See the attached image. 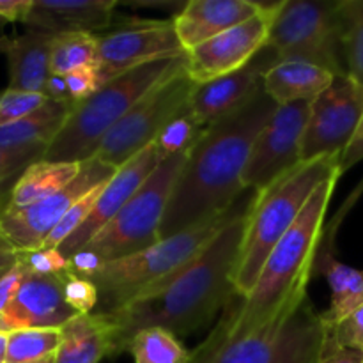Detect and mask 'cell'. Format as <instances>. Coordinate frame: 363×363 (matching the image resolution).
I'll use <instances>...</instances> for the list:
<instances>
[{
	"label": "cell",
	"instance_id": "obj_16",
	"mask_svg": "<svg viewBox=\"0 0 363 363\" xmlns=\"http://www.w3.org/2000/svg\"><path fill=\"white\" fill-rule=\"evenodd\" d=\"M272 66H275V59L264 48L241 71L197 85L188 105V112L202 128H209L227 119L245 108L262 91V77Z\"/></svg>",
	"mask_w": 363,
	"mask_h": 363
},
{
	"label": "cell",
	"instance_id": "obj_1",
	"mask_svg": "<svg viewBox=\"0 0 363 363\" xmlns=\"http://www.w3.org/2000/svg\"><path fill=\"white\" fill-rule=\"evenodd\" d=\"M275 108L262 87L240 112L206 128L177 177L160 240L225 215L238 204L245 194L241 179L250 152Z\"/></svg>",
	"mask_w": 363,
	"mask_h": 363
},
{
	"label": "cell",
	"instance_id": "obj_35",
	"mask_svg": "<svg viewBox=\"0 0 363 363\" xmlns=\"http://www.w3.org/2000/svg\"><path fill=\"white\" fill-rule=\"evenodd\" d=\"M18 262L27 273L34 275H64L71 272L69 259L59 248H38L30 252H20Z\"/></svg>",
	"mask_w": 363,
	"mask_h": 363
},
{
	"label": "cell",
	"instance_id": "obj_21",
	"mask_svg": "<svg viewBox=\"0 0 363 363\" xmlns=\"http://www.w3.org/2000/svg\"><path fill=\"white\" fill-rule=\"evenodd\" d=\"M53 35L28 28L25 34L6 39L2 52L9 64V89L45 94L50 78Z\"/></svg>",
	"mask_w": 363,
	"mask_h": 363
},
{
	"label": "cell",
	"instance_id": "obj_12",
	"mask_svg": "<svg viewBox=\"0 0 363 363\" xmlns=\"http://www.w3.org/2000/svg\"><path fill=\"white\" fill-rule=\"evenodd\" d=\"M312 101L277 105L264 124L243 172V190L264 191L301 163V147Z\"/></svg>",
	"mask_w": 363,
	"mask_h": 363
},
{
	"label": "cell",
	"instance_id": "obj_41",
	"mask_svg": "<svg viewBox=\"0 0 363 363\" xmlns=\"http://www.w3.org/2000/svg\"><path fill=\"white\" fill-rule=\"evenodd\" d=\"M363 160V119L358 126L357 133H354L353 140L350 142V145L346 147V151L340 156V170L342 174L346 170H350L351 167H354L357 163H360Z\"/></svg>",
	"mask_w": 363,
	"mask_h": 363
},
{
	"label": "cell",
	"instance_id": "obj_43",
	"mask_svg": "<svg viewBox=\"0 0 363 363\" xmlns=\"http://www.w3.org/2000/svg\"><path fill=\"white\" fill-rule=\"evenodd\" d=\"M319 363H363V353L351 347H325Z\"/></svg>",
	"mask_w": 363,
	"mask_h": 363
},
{
	"label": "cell",
	"instance_id": "obj_17",
	"mask_svg": "<svg viewBox=\"0 0 363 363\" xmlns=\"http://www.w3.org/2000/svg\"><path fill=\"white\" fill-rule=\"evenodd\" d=\"M162 163L158 152H156L155 144L145 147L138 155H135L130 162L124 163L123 167L117 169L112 179L105 184V188L99 194L98 202H96L94 209H92L91 216L87 222L73 234L67 238L59 250L66 255L67 259L74 254V252L82 250L121 209L126 206V202L137 194L138 188L147 181V177L158 169Z\"/></svg>",
	"mask_w": 363,
	"mask_h": 363
},
{
	"label": "cell",
	"instance_id": "obj_23",
	"mask_svg": "<svg viewBox=\"0 0 363 363\" xmlns=\"http://www.w3.org/2000/svg\"><path fill=\"white\" fill-rule=\"evenodd\" d=\"M335 74L315 64L286 60L277 62L262 77L264 92L277 105L314 101L332 85Z\"/></svg>",
	"mask_w": 363,
	"mask_h": 363
},
{
	"label": "cell",
	"instance_id": "obj_24",
	"mask_svg": "<svg viewBox=\"0 0 363 363\" xmlns=\"http://www.w3.org/2000/svg\"><path fill=\"white\" fill-rule=\"evenodd\" d=\"M325 275L332 289L330 308L323 315L326 328L339 325L363 303V272L337 261L330 250L319 248L314 275Z\"/></svg>",
	"mask_w": 363,
	"mask_h": 363
},
{
	"label": "cell",
	"instance_id": "obj_25",
	"mask_svg": "<svg viewBox=\"0 0 363 363\" xmlns=\"http://www.w3.org/2000/svg\"><path fill=\"white\" fill-rule=\"evenodd\" d=\"M73 105L48 99L39 110L0 128V147L48 149L66 124Z\"/></svg>",
	"mask_w": 363,
	"mask_h": 363
},
{
	"label": "cell",
	"instance_id": "obj_40",
	"mask_svg": "<svg viewBox=\"0 0 363 363\" xmlns=\"http://www.w3.org/2000/svg\"><path fill=\"white\" fill-rule=\"evenodd\" d=\"M23 277H25L23 266H21L20 262H16V264H14L13 268H11L9 272L0 279V315L4 314V311H6V308L9 307L11 301H13L14 294H16Z\"/></svg>",
	"mask_w": 363,
	"mask_h": 363
},
{
	"label": "cell",
	"instance_id": "obj_19",
	"mask_svg": "<svg viewBox=\"0 0 363 363\" xmlns=\"http://www.w3.org/2000/svg\"><path fill=\"white\" fill-rule=\"evenodd\" d=\"M266 4L250 0H190L172 18L184 52L250 20Z\"/></svg>",
	"mask_w": 363,
	"mask_h": 363
},
{
	"label": "cell",
	"instance_id": "obj_13",
	"mask_svg": "<svg viewBox=\"0 0 363 363\" xmlns=\"http://www.w3.org/2000/svg\"><path fill=\"white\" fill-rule=\"evenodd\" d=\"M363 119V89L350 77H335L311 103L301 147V162L342 156Z\"/></svg>",
	"mask_w": 363,
	"mask_h": 363
},
{
	"label": "cell",
	"instance_id": "obj_45",
	"mask_svg": "<svg viewBox=\"0 0 363 363\" xmlns=\"http://www.w3.org/2000/svg\"><path fill=\"white\" fill-rule=\"evenodd\" d=\"M18 255H20V252L13 247V243L7 240L6 234L0 230V269L13 268L18 262Z\"/></svg>",
	"mask_w": 363,
	"mask_h": 363
},
{
	"label": "cell",
	"instance_id": "obj_7",
	"mask_svg": "<svg viewBox=\"0 0 363 363\" xmlns=\"http://www.w3.org/2000/svg\"><path fill=\"white\" fill-rule=\"evenodd\" d=\"M266 50L275 64L300 60L325 67L335 77H344L339 0L280 2Z\"/></svg>",
	"mask_w": 363,
	"mask_h": 363
},
{
	"label": "cell",
	"instance_id": "obj_34",
	"mask_svg": "<svg viewBox=\"0 0 363 363\" xmlns=\"http://www.w3.org/2000/svg\"><path fill=\"white\" fill-rule=\"evenodd\" d=\"M62 286L66 303L77 314H94L96 308H98L99 293L91 279L67 272L62 275Z\"/></svg>",
	"mask_w": 363,
	"mask_h": 363
},
{
	"label": "cell",
	"instance_id": "obj_18",
	"mask_svg": "<svg viewBox=\"0 0 363 363\" xmlns=\"http://www.w3.org/2000/svg\"><path fill=\"white\" fill-rule=\"evenodd\" d=\"M77 312L66 303L62 275H34L25 272L23 280L9 307L4 311L2 325L6 332L23 328L60 330Z\"/></svg>",
	"mask_w": 363,
	"mask_h": 363
},
{
	"label": "cell",
	"instance_id": "obj_48",
	"mask_svg": "<svg viewBox=\"0 0 363 363\" xmlns=\"http://www.w3.org/2000/svg\"><path fill=\"white\" fill-rule=\"evenodd\" d=\"M6 23H7V21H6V20H2V18H0V32H2V27H4V25H6ZM4 41H6V39H4L2 35H0V52H2Z\"/></svg>",
	"mask_w": 363,
	"mask_h": 363
},
{
	"label": "cell",
	"instance_id": "obj_15",
	"mask_svg": "<svg viewBox=\"0 0 363 363\" xmlns=\"http://www.w3.org/2000/svg\"><path fill=\"white\" fill-rule=\"evenodd\" d=\"M98 71L103 84L145 64L186 55L172 20L140 21L99 35Z\"/></svg>",
	"mask_w": 363,
	"mask_h": 363
},
{
	"label": "cell",
	"instance_id": "obj_47",
	"mask_svg": "<svg viewBox=\"0 0 363 363\" xmlns=\"http://www.w3.org/2000/svg\"><path fill=\"white\" fill-rule=\"evenodd\" d=\"M28 363H55V354H52V357L43 358V360H38V362H28Z\"/></svg>",
	"mask_w": 363,
	"mask_h": 363
},
{
	"label": "cell",
	"instance_id": "obj_6",
	"mask_svg": "<svg viewBox=\"0 0 363 363\" xmlns=\"http://www.w3.org/2000/svg\"><path fill=\"white\" fill-rule=\"evenodd\" d=\"M183 66H186V55L145 64L103 84L96 94L73 106L66 124L46 149L43 160L82 163L92 158L103 138L133 108L135 103Z\"/></svg>",
	"mask_w": 363,
	"mask_h": 363
},
{
	"label": "cell",
	"instance_id": "obj_14",
	"mask_svg": "<svg viewBox=\"0 0 363 363\" xmlns=\"http://www.w3.org/2000/svg\"><path fill=\"white\" fill-rule=\"evenodd\" d=\"M280 2L266 4L250 20L215 35L186 52V71L197 85L247 67L268 45Z\"/></svg>",
	"mask_w": 363,
	"mask_h": 363
},
{
	"label": "cell",
	"instance_id": "obj_33",
	"mask_svg": "<svg viewBox=\"0 0 363 363\" xmlns=\"http://www.w3.org/2000/svg\"><path fill=\"white\" fill-rule=\"evenodd\" d=\"M46 101L48 98L45 94L14 91V89L7 87L6 91L0 92V128L30 116L35 110L41 108Z\"/></svg>",
	"mask_w": 363,
	"mask_h": 363
},
{
	"label": "cell",
	"instance_id": "obj_44",
	"mask_svg": "<svg viewBox=\"0 0 363 363\" xmlns=\"http://www.w3.org/2000/svg\"><path fill=\"white\" fill-rule=\"evenodd\" d=\"M45 96L48 99L59 103H69V94H67V85H66V77H59V74H50L48 82H46Z\"/></svg>",
	"mask_w": 363,
	"mask_h": 363
},
{
	"label": "cell",
	"instance_id": "obj_20",
	"mask_svg": "<svg viewBox=\"0 0 363 363\" xmlns=\"http://www.w3.org/2000/svg\"><path fill=\"white\" fill-rule=\"evenodd\" d=\"M116 0H32L23 23L46 34H96L112 25Z\"/></svg>",
	"mask_w": 363,
	"mask_h": 363
},
{
	"label": "cell",
	"instance_id": "obj_29",
	"mask_svg": "<svg viewBox=\"0 0 363 363\" xmlns=\"http://www.w3.org/2000/svg\"><path fill=\"white\" fill-rule=\"evenodd\" d=\"M128 351L135 363H190L191 353L165 328H144L131 339Z\"/></svg>",
	"mask_w": 363,
	"mask_h": 363
},
{
	"label": "cell",
	"instance_id": "obj_38",
	"mask_svg": "<svg viewBox=\"0 0 363 363\" xmlns=\"http://www.w3.org/2000/svg\"><path fill=\"white\" fill-rule=\"evenodd\" d=\"M66 85L69 101L74 106L91 98L92 94H96L98 89L103 85V82L101 77H99L98 67H85V69H78L66 74Z\"/></svg>",
	"mask_w": 363,
	"mask_h": 363
},
{
	"label": "cell",
	"instance_id": "obj_4",
	"mask_svg": "<svg viewBox=\"0 0 363 363\" xmlns=\"http://www.w3.org/2000/svg\"><path fill=\"white\" fill-rule=\"evenodd\" d=\"M255 195L257 191H245L225 215L160 240L133 255L106 261L98 275L91 279L99 293L94 314H112L169 282L201 255L236 216L250 208Z\"/></svg>",
	"mask_w": 363,
	"mask_h": 363
},
{
	"label": "cell",
	"instance_id": "obj_28",
	"mask_svg": "<svg viewBox=\"0 0 363 363\" xmlns=\"http://www.w3.org/2000/svg\"><path fill=\"white\" fill-rule=\"evenodd\" d=\"M339 18L346 77L363 89V0H339Z\"/></svg>",
	"mask_w": 363,
	"mask_h": 363
},
{
	"label": "cell",
	"instance_id": "obj_31",
	"mask_svg": "<svg viewBox=\"0 0 363 363\" xmlns=\"http://www.w3.org/2000/svg\"><path fill=\"white\" fill-rule=\"evenodd\" d=\"M204 131L206 128L199 126L197 121L190 116L186 108L163 128L162 133L156 137L152 144H155L160 160L163 162V160H169L172 156L190 152L199 142V138L204 135Z\"/></svg>",
	"mask_w": 363,
	"mask_h": 363
},
{
	"label": "cell",
	"instance_id": "obj_10",
	"mask_svg": "<svg viewBox=\"0 0 363 363\" xmlns=\"http://www.w3.org/2000/svg\"><path fill=\"white\" fill-rule=\"evenodd\" d=\"M197 84L186 66L160 82L110 130L96 151V158L119 169L156 140L163 128L190 105Z\"/></svg>",
	"mask_w": 363,
	"mask_h": 363
},
{
	"label": "cell",
	"instance_id": "obj_2",
	"mask_svg": "<svg viewBox=\"0 0 363 363\" xmlns=\"http://www.w3.org/2000/svg\"><path fill=\"white\" fill-rule=\"evenodd\" d=\"M250 208L169 282L112 314H101L113 326L117 354L128 351L144 328H165L176 337L197 332L238 296L234 272Z\"/></svg>",
	"mask_w": 363,
	"mask_h": 363
},
{
	"label": "cell",
	"instance_id": "obj_42",
	"mask_svg": "<svg viewBox=\"0 0 363 363\" xmlns=\"http://www.w3.org/2000/svg\"><path fill=\"white\" fill-rule=\"evenodd\" d=\"M32 0H0V18L6 21L23 23L30 11Z\"/></svg>",
	"mask_w": 363,
	"mask_h": 363
},
{
	"label": "cell",
	"instance_id": "obj_26",
	"mask_svg": "<svg viewBox=\"0 0 363 363\" xmlns=\"http://www.w3.org/2000/svg\"><path fill=\"white\" fill-rule=\"evenodd\" d=\"M82 163L48 162V160L32 163L14 183L7 208H23L57 194L80 174Z\"/></svg>",
	"mask_w": 363,
	"mask_h": 363
},
{
	"label": "cell",
	"instance_id": "obj_30",
	"mask_svg": "<svg viewBox=\"0 0 363 363\" xmlns=\"http://www.w3.org/2000/svg\"><path fill=\"white\" fill-rule=\"evenodd\" d=\"M60 330L23 328L7 332V363L38 362L57 353L60 346Z\"/></svg>",
	"mask_w": 363,
	"mask_h": 363
},
{
	"label": "cell",
	"instance_id": "obj_8",
	"mask_svg": "<svg viewBox=\"0 0 363 363\" xmlns=\"http://www.w3.org/2000/svg\"><path fill=\"white\" fill-rule=\"evenodd\" d=\"M190 152L163 160L126 206L84 248L106 262L128 257L158 243L170 195Z\"/></svg>",
	"mask_w": 363,
	"mask_h": 363
},
{
	"label": "cell",
	"instance_id": "obj_5",
	"mask_svg": "<svg viewBox=\"0 0 363 363\" xmlns=\"http://www.w3.org/2000/svg\"><path fill=\"white\" fill-rule=\"evenodd\" d=\"M335 172H342L340 156L301 162L255 195L234 272L238 298L245 300L254 291L273 248L300 218L315 188Z\"/></svg>",
	"mask_w": 363,
	"mask_h": 363
},
{
	"label": "cell",
	"instance_id": "obj_49",
	"mask_svg": "<svg viewBox=\"0 0 363 363\" xmlns=\"http://www.w3.org/2000/svg\"><path fill=\"white\" fill-rule=\"evenodd\" d=\"M9 269H11V268H2V269H0V279H2V277L6 275V273L9 272Z\"/></svg>",
	"mask_w": 363,
	"mask_h": 363
},
{
	"label": "cell",
	"instance_id": "obj_11",
	"mask_svg": "<svg viewBox=\"0 0 363 363\" xmlns=\"http://www.w3.org/2000/svg\"><path fill=\"white\" fill-rule=\"evenodd\" d=\"M117 169L99 162L96 156L82 163L80 174L57 194L23 206L0 209V230L18 252H30L45 247L52 230L59 225L71 206L98 184L113 177Z\"/></svg>",
	"mask_w": 363,
	"mask_h": 363
},
{
	"label": "cell",
	"instance_id": "obj_9",
	"mask_svg": "<svg viewBox=\"0 0 363 363\" xmlns=\"http://www.w3.org/2000/svg\"><path fill=\"white\" fill-rule=\"evenodd\" d=\"M325 344L323 315L307 300L280 328L230 342L206 340L191 353L190 363H319Z\"/></svg>",
	"mask_w": 363,
	"mask_h": 363
},
{
	"label": "cell",
	"instance_id": "obj_37",
	"mask_svg": "<svg viewBox=\"0 0 363 363\" xmlns=\"http://www.w3.org/2000/svg\"><path fill=\"white\" fill-rule=\"evenodd\" d=\"M45 155L46 149L41 147H0V183L18 170H25L28 165L43 160Z\"/></svg>",
	"mask_w": 363,
	"mask_h": 363
},
{
	"label": "cell",
	"instance_id": "obj_22",
	"mask_svg": "<svg viewBox=\"0 0 363 363\" xmlns=\"http://www.w3.org/2000/svg\"><path fill=\"white\" fill-rule=\"evenodd\" d=\"M60 346L55 363H101L116 357V333L101 314H77L60 328Z\"/></svg>",
	"mask_w": 363,
	"mask_h": 363
},
{
	"label": "cell",
	"instance_id": "obj_39",
	"mask_svg": "<svg viewBox=\"0 0 363 363\" xmlns=\"http://www.w3.org/2000/svg\"><path fill=\"white\" fill-rule=\"evenodd\" d=\"M71 272L77 273L80 277H87V279H92V277L98 275L99 269L103 268L105 261H103L99 255H96L94 252L87 250V248H82V250L74 252L69 257Z\"/></svg>",
	"mask_w": 363,
	"mask_h": 363
},
{
	"label": "cell",
	"instance_id": "obj_46",
	"mask_svg": "<svg viewBox=\"0 0 363 363\" xmlns=\"http://www.w3.org/2000/svg\"><path fill=\"white\" fill-rule=\"evenodd\" d=\"M0 363H7V332H0Z\"/></svg>",
	"mask_w": 363,
	"mask_h": 363
},
{
	"label": "cell",
	"instance_id": "obj_3",
	"mask_svg": "<svg viewBox=\"0 0 363 363\" xmlns=\"http://www.w3.org/2000/svg\"><path fill=\"white\" fill-rule=\"evenodd\" d=\"M340 176L342 172L332 174L315 188L300 218L273 248L254 291L241 300L236 311L223 315L208 340L230 342L280 328L303 307L325 238L326 213Z\"/></svg>",
	"mask_w": 363,
	"mask_h": 363
},
{
	"label": "cell",
	"instance_id": "obj_36",
	"mask_svg": "<svg viewBox=\"0 0 363 363\" xmlns=\"http://www.w3.org/2000/svg\"><path fill=\"white\" fill-rule=\"evenodd\" d=\"M325 347H351L363 353V303L339 325L326 328Z\"/></svg>",
	"mask_w": 363,
	"mask_h": 363
},
{
	"label": "cell",
	"instance_id": "obj_27",
	"mask_svg": "<svg viewBox=\"0 0 363 363\" xmlns=\"http://www.w3.org/2000/svg\"><path fill=\"white\" fill-rule=\"evenodd\" d=\"M99 41L96 34L73 32V34L53 35L50 74H66L85 67H98Z\"/></svg>",
	"mask_w": 363,
	"mask_h": 363
},
{
	"label": "cell",
	"instance_id": "obj_32",
	"mask_svg": "<svg viewBox=\"0 0 363 363\" xmlns=\"http://www.w3.org/2000/svg\"><path fill=\"white\" fill-rule=\"evenodd\" d=\"M106 183H108V181H106ZM106 183H101L98 184V186L92 188V190H89L87 194L82 195V197L71 206V209L64 215V218L60 220L59 225L52 230V234H50L48 240L45 241V247L43 248H59L67 238L73 236V234L87 222L92 209H94L96 202H98L99 194H101V190L105 188Z\"/></svg>",
	"mask_w": 363,
	"mask_h": 363
}]
</instances>
